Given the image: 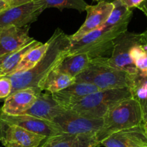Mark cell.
<instances>
[{"label": "cell", "mask_w": 147, "mask_h": 147, "mask_svg": "<svg viewBox=\"0 0 147 147\" xmlns=\"http://www.w3.org/2000/svg\"><path fill=\"white\" fill-rule=\"evenodd\" d=\"M143 36H144V34H143ZM144 39H145V41H146V45H147V40H146V38H145V37H144Z\"/></svg>", "instance_id": "37"}, {"label": "cell", "mask_w": 147, "mask_h": 147, "mask_svg": "<svg viewBox=\"0 0 147 147\" xmlns=\"http://www.w3.org/2000/svg\"><path fill=\"white\" fill-rule=\"evenodd\" d=\"M123 4H124L128 8H136L144 0H121Z\"/></svg>", "instance_id": "28"}, {"label": "cell", "mask_w": 147, "mask_h": 147, "mask_svg": "<svg viewBox=\"0 0 147 147\" xmlns=\"http://www.w3.org/2000/svg\"><path fill=\"white\" fill-rule=\"evenodd\" d=\"M65 110L57 103L50 93H40L32 106L23 114H28L43 120L53 121V119Z\"/></svg>", "instance_id": "15"}, {"label": "cell", "mask_w": 147, "mask_h": 147, "mask_svg": "<svg viewBox=\"0 0 147 147\" xmlns=\"http://www.w3.org/2000/svg\"><path fill=\"white\" fill-rule=\"evenodd\" d=\"M139 73V75L141 76V77L143 78L144 80H146L147 81V73H145V74H141V73Z\"/></svg>", "instance_id": "33"}, {"label": "cell", "mask_w": 147, "mask_h": 147, "mask_svg": "<svg viewBox=\"0 0 147 147\" xmlns=\"http://www.w3.org/2000/svg\"><path fill=\"white\" fill-rule=\"evenodd\" d=\"M143 38V42L135 45L131 51L132 61L141 74L147 73V45L144 36Z\"/></svg>", "instance_id": "24"}, {"label": "cell", "mask_w": 147, "mask_h": 147, "mask_svg": "<svg viewBox=\"0 0 147 147\" xmlns=\"http://www.w3.org/2000/svg\"><path fill=\"white\" fill-rule=\"evenodd\" d=\"M133 96L139 102L147 100V81L138 73L135 79V83L132 88Z\"/></svg>", "instance_id": "25"}, {"label": "cell", "mask_w": 147, "mask_h": 147, "mask_svg": "<svg viewBox=\"0 0 147 147\" xmlns=\"http://www.w3.org/2000/svg\"><path fill=\"white\" fill-rule=\"evenodd\" d=\"M45 139L23 128L0 121V143L4 147H40Z\"/></svg>", "instance_id": "10"}, {"label": "cell", "mask_w": 147, "mask_h": 147, "mask_svg": "<svg viewBox=\"0 0 147 147\" xmlns=\"http://www.w3.org/2000/svg\"><path fill=\"white\" fill-rule=\"evenodd\" d=\"M142 34H144V37H145V38H146V40H147V30L145 32H144L142 33Z\"/></svg>", "instance_id": "35"}, {"label": "cell", "mask_w": 147, "mask_h": 147, "mask_svg": "<svg viewBox=\"0 0 147 147\" xmlns=\"http://www.w3.org/2000/svg\"><path fill=\"white\" fill-rule=\"evenodd\" d=\"M96 135L61 134L49 137L40 147H100Z\"/></svg>", "instance_id": "16"}, {"label": "cell", "mask_w": 147, "mask_h": 147, "mask_svg": "<svg viewBox=\"0 0 147 147\" xmlns=\"http://www.w3.org/2000/svg\"><path fill=\"white\" fill-rule=\"evenodd\" d=\"M76 83V78L69 75L53 69L39 84L38 88L46 93H57Z\"/></svg>", "instance_id": "19"}, {"label": "cell", "mask_w": 147, "mask_h": 147, "mask_svg": "<svg viewBox=\"0 0 147 147\" xmlns=\"http://www.w3.org/2000/svg\"><path fill=\"white\" fill-rule=\"evenodd\" d=\"M98 90H100L92 83L76 81L66 88L51 95L57 103L66 109L70 105Z\"/></svg>", "instance_id": "17"}, {"label": "cell", "mask_w": 147, "mask_h": 147, "mask_svg": "<svg viewBox=\"0 0 147 147\" xmlns=\"http://www.w3.org/2000/svg\"><path fill=\"white\" fill-rule=\"evenodd\" d=\"M136 76L111 67L107 57H99L91 58L88 67L76 78V81L92 83L100 90L122 88L132 89Z\"/></svg>", "instance_id": "2"}, {"label": "cell", "mask_w": 147, "mask_h": 147, "mask_svg": "<svg viewBox=\"0 0 147 147\" xmlns=\"http://www.w3.org/2000/svg\"><path fill=\"white\" fill-rule=\"evenodd\" d=\"M126 31L104 24L100 29L88 33L78 41L70 42L68 55L86 53L91 58L103 57V55L112 50L114 40Z\"/></svg>", "instance_id": "5"}, {"label": "cell", "mask_w": 147, "mask_h": 147, "mask_svg": "<svg viewBox=\"0 0 147 147\" xmlns=\"http://www.w3.org/2000/svg\"><path fill=\"white\" fill-rule=\"evenodd\" d=\"M140 102L131 97L112 106L103 118V125L96 136L101 142L115 132L140 126L143 123Z\"/></svg>", "instance_id": "3"}, {"label": "cell", "mask_w": 147, "mask_h": 147, "mask_svg": "<svg viewBox=\"0 0 147 147\" xmlns=\"http://www.w3.org/2000/svg\"><path fill=\"white\" fill-rule=\"evenodd\" d=\"M142 125H143V127L144 129L145 132H146L147 135V121H144L143 123H142Z\"/></svg>", "instance_id": "32"}, {"label": "cell", "mask_w": 147, "mask_h": 147, "mask_svg": "<svg viewBox=\"0 0 147 147\" xmlns=\"http://www.w3.org/2000/svg\"><path fill=\"white\" fill-rule=\"evenodd\" d=\"M12 90L11 80L7 76L0 77V99L5 100L10 96Z\"/></svg>", "instance_id": "26"}, {"label": "cell", "mask_w": 147, "mask_h": 147, "mask_svg": "<svg viewBox=\"0 0 147 147\" xmlns=\"http://www.w3.org/2000/svg\"><path fill=\"white\" fill-rule=\"evenodd\" d=\"M113 7V2L108 1H99L96 5H88L86 20L76 33L69 35L70 42L78 41L88 33L103 27L110 17Z\"/></svg>", "instance_id": "11"}, {"label": "cell", "mask_w": 147, "mask_h": 147, "mask_svg": "<svg viewBox=\"0 0 147 147\" xmlns=\"http://www.w3.org/2000/svg\"><path fill=\"white\" fill-rule=\"evenodd\" d=\"M40 93L42 90L34 88L17 90L4 100L0 110L2 113L11 116L23 114L32 106Z\"/></svg>", "instance_id": "13"}, {"label": "cell", "mask_w": 147, "mask_h": 147, "mask_svg": "<svg viewBox=\"0 0 147 147\" xmlns=\"http://www.w3.org/2000/svg\"><path fill=\"white\" fill-rule=\"evenodd\" d=\"M112 2L114 7L105 24L127 30L132 17L131 9L128 8L121 0H114Z\"/></svg>", "instance_id": "21"}, {"label": "cell", "mask_w": 147, "mask_h": 147, "mask_svg": "<svg viewBox=\"0 0 147 147\" xmlns=\"http://www.w3.org/2000/svg\"><path fill=\"white\" fill-rule=\"evenodd\" d=\"M142 33H122L113 42L111 56L107 57L108 63L111 67L123 70L131 75H137L139 71L131 57V49L143 42Z\"/></svg>", "instance_id": "6"}, {"label": "cell", "mask_w": 147, "mask_h": 147, "mask_svg": "<svg viewBox=\"0 0 147 147\" xmlns=\"http://www.w3.org/2000/svg\"><path fill=\"white\" fill-rule=\"evenodd\" d=\"M90 60L91 57L86 53L67 55L55 69L76 78L88 67Z\"/></svg>", "instance_id": "18"}, {"label": "cell", "mask_w": 147, "mask_h": 147, "mask_svg": "<svg viewBox=\"0 0 147 147\" xmlns=\"http://www.w3.org/2000/svg\"><path fill=\"white\" fill-rule=\"evenodd\" d=\"M105 147H147L143 125L115 132L100 142Z\"/></svg>", "instance_id": "12"}, {"label": "cell", "mask_w": 147, "mask_h": 147, "mask_svg": "<svg viewBox=\"0 0 147 147\" xmlns=\"http://www.w3.org/2000/svg\"><path fill=\"white\" fill-rule=\"evenodd\" d=\"M42 3L45 9L57 8L60 10L64 9H76L80 12L86 11L88 4L85 0H34Z\"/></svg>", "instance_id": "23"}, {"label": "cell", "mask_w": 147, "mask_h": 147, "mask_svg": "<svg viewBox=\"0 0 147 147\" xmlns=\"http://www.w3.org/2000/svg\"><path fill=\"white\" fill-rule=\"evenodd\" d=\"M48 46L49 43L47 41L45 43H41L26 53L12 74L17 73H23L34 67L45 54Z\"/></svg>", "instance_id": "22"}, {"label": "cell", "mask_w": 147, "mask_h": 147, "mask_svg": "<svg viewBox=\"0 0 147 147\" xmlns=\"http://www.w3.org/2000/svg\"><path fill=\"white\" fill-rule=\"evenodd\" d=\"M0 121L23 128L32 133L45 136L46 139L63 134L61 130L53 122L28 114L11 116L2 113L0 110Z\"/></svg>", "instance_id": "9"}, {"label": "cell", "mask_w": 147, "mask_h": 147, "mask_svg": "<svg viewBox=\"0 0 147 147\" xmlns=\"http://www.w3.org/2000/svg\"><path fill=\"white\" fill-rule=\"evenodd\" d=\"M30 26L9 27L0 30V57L17 51L32 40L29 35Z\"/></svg>", "instance_id": "14"}, {"label": "cell", "mask_w": 147, "mask_h": 147, "mask_svg": "<svg viewBox=\"0 0 147 147\" xmlns=\"http://www.w3.org/2000/svg\"><path fill=\"white\" fill-rule=\"evenodd\" d=\"M104 1H108V0H104Z\"/></svg>", "instance_id": "38"}, {"label": "cell", "mask_w": 147, "mask_h": 147, "mask_svg": "<svg viewBox=\"0 0 147 147\" xmlns=\"http://www.w3.org/2000/svg\"><path fill=\"white\" fill-rule=\"evenodd\" d=\"M142 106V112H143L144 121H147V100L140 102Z\"/></svg>", "instance_id": "29"}, {"label": "cell", "mask_w": 147, "mask_h": 147, "mask_svg": "<svg viewBox=\"0 0 147 147\" xmlns=\"http://www.w3.org/2000/svg\"><path fill=\"white\" fill-rule=\"evenodd\" d=\"M4 57H5V56H3V57H0V73H1V63H2L3 60H4Z\"/></svg>", "instance_id": "34"}, {"label": "cell", "mask_w": 147, "mask_h": 147, "mask_svg": "<svg viewBox=\"0 0 147 147\" xmlns=\"http://www.w3.org/2000/svg\"><path fill=\"white\" fill-rule=\"evenodd\" d=\"M48 48L45 54L34 67L23 73H14L7 76L12 85L11 94L27 88L40 89L38 86L42 80L68 55L70 46L69 35L60 28L55 30L48 40Z\"/></svg>", "instance_id": "1"}, {"label": "cell", "mask_w": 147, "mask_h": 147, "mask_svg": "<svg viewBox=\"0 0 147 147\" xmlns=\"http://www.w3.org/2000/svg\"><path fill=\"white\" fill-rule=\"evenodd\" d=\"M42 42L35 40L34 38L27 42L25 45L22 47L17 51L11 53V54L6 55L3 60L1 66V73H0V77L3 76H8L14 73V70L18 65L19 63L22 60L26 53H28L30 50L34 47H37V45L41 44Z\"/></svg>", "instance_id": "20"}, {"label": "cell", "mask_w": 147, "mask_h": 147, "mask_svg": "<svg viewBox=\"0 0 147 147\" xmlns=\"http://www.w3.org/2000/svg\"><path fill=\"white\" fill-rule=\"evenodd\" d=\"M4 1L7 4V7H11L27 4V3L31 2V1H34V0H4Z\"/></svg>", "instance_id": "27"}, {"label": "cell", "mask_w": 147, "mask_h": 147, "mask_svg": "<svg viewBox=\"0 0 147 147\" xmlns=\"http://www.w3.org/2000/svg\"><path fill=\"white\" fill-rule=\"evenodd\" d=\"M131 97H134L133 92L130 88L98 90L70 105L65 109L87 117L103 119L112 106Z\"/></svg>", "instance_id": "4"}, {"label": "cell", "mask_w": 147, "mask_h": 147, "mask_svg": "<svg viewBox=\"0 0 147 147\" xmlns=\"http://www.w3.org/2000/svg\"><path fill=\"white\" fill-rule=\"evenodd\" d=\"M46 9L42 3L33 1L15 7H7L0 11V30L9 27H23L37 21Z\"/></svg>", "instance_id": "8"}, {"label": "cell", "mask_w": 147, "mask_h": 147, "mask_svg": "<svg viewBox=\"0 0 147 147\" xmlns=\"http://www.w3.org/2000/svg\"></svg>", "instance_id": "39"}, {"label": "cell", "mask_w": 147, "mask_h": 147, "mask_svg": "<svg viewBox=\"0 0 147 147\" xmlns=\"http://www.w3.org/2000/svg\"><path fill=\"white\" fill-rule=\"evenodd\" d=\"M52 122L64 134L96 135L103 125V119L83 116L73 111L65 109Z\"/></svg>", "instance_id": "7"}, {"label": "cell", "mask_w": 147, "mask_h": 147, "mask_svg": "<svg viewBox=\"0 0 147 147\" xmlns=\"http://www.w3.org/2000/svg\"><path fill=\"white\" fill-rule=\"evenodd\" d=\"M136 8L140 9L145 14L147 18V0H144Z\"/></svg>", "instance_id": "30"}, {"label": "cell", "mask_w": 147, "mask_h": 147, "mask_svg": "<svg viewBox=\"0 0 147 147\" xmlns=\"http://www.w3.org/2000/svg\"><path fill=\"white\" fill-rule=\"evenodd\" d=\"M7 8V5L4 0H0V11Z\"/></svg>", "instance_id": "31"}, {"label": "cell", "mask_w": 147, "mask_h": 147, "mask_svg": "<svg viewBox=\"0 0 147 147\" xmlns=\"http://www.w3.org/2000/svg\"><path fill=\"white\" fill-rule=\"evenodd\" d=\"M93 1H98V2H99V1H104V0H93Z\"/></svg>", "instance_id": "36"}]
</instances>
